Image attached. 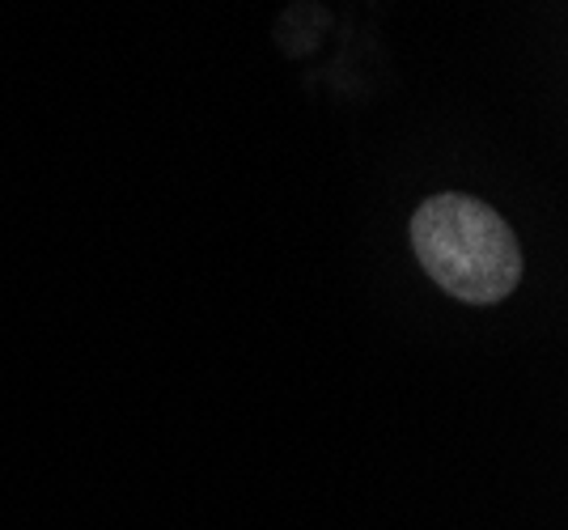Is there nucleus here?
<instances>
[{
  "label": "nucleus",
  "mask_w": 568,
  "mask_h": 530,
  "mask_svg": "<svg viewBox=\"0 0 568 530\" xmlns=\"http://www.w3.org/2000/svg\"><path fill=\"white\" fill-rule=\"evenodd\" d=\"M412 246L428 276L450 297L471 306H493L521 281L514 230L500 221L497 208L475 195H428L412 217Z\"/></svg>",
  "instance_id": "1"
}]
</instances>
